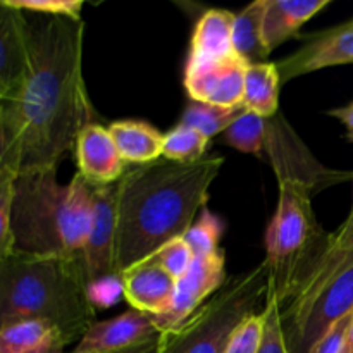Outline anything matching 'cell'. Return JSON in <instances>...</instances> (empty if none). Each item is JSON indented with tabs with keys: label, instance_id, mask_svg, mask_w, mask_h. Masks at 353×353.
<instances>
[{
	"label": "cell",
	"instance_id": "obj_19",
	"mask_svg": "<svg viewBox=\"0 0 353 353\" xmlns=\"http://www.w3.org/2000/svg\"><path fill=\"white\" fill-rule=\"evenodd\" d=\"M121 159L130 164H148L162 157L164 134L143 121H116L109 126Z\"/></svg>",
	"mask_w": 353,
	"mask_h": 353
},
{
	"label": "cell",
	"instance_id": "obj_4",
	"mask_svg": "<svg viewBox=\"0 0 353 353\" xmlns=\"http://www.w3.org/2000/svg\"><path fill=\"white\" fill-rule=\"evenodd\" d=\"M95 310L79 261L12 254L0 262V330L41 321L69 345L95 323Z\"/></svg>",
	"mask_w": 353,
	"mask_h": 353
},
{
	"label": "cell",
	"instance_id": "obj_38",
	"mask_svg": "<svg viewBox=\"0 0 353 353\" xmlns=\"http://www.w3.org/2000/svg\"><path fill=\"white\" fill-rule=\"evenodd\" d=\"M350 216H353V205H352V212H350Z\"/></svg>",
	"mask_w": 353,
	"mask_h": 353
},
{
	"label": "cell",
	"instance_id": "obj_9",
	"mask_svg": "<svg viewBox=\"0 0 353 353\" xmlns=\"http://www.w3.org/2000/svg\"><path fill=\"white\" fill-rule=\"evenodd\" d=\"M117 199L119 181L93 186L92 219L81 259L88 286L100 279L119 276L116 269Z\"/></svg>",
	"mask_w": 353,
	"mask_h": 353
},
{
	"label": "cell",
	"instance_id": "obj_18",
	"mask_svg": "<svg viewBox=\"0 0 353 353\" xmlns=\"http://www.w3.org/2000/svg\"><path fill=\"white\" fill-rule=\"evenodd\" d=\"M331 0H268L264 14V43L269 52L286 40L299 37V30L327 7Z\"/></svg>",
	"mask_w": 353,
	"mask_h": 353
},
{
	"label": "cell",
	"instance_id": "obj_5",
	"mask_svg": "<svg viewBox=\"0 0 353 353\" xmlns=\"http://www.w3.org/2000/svg\"><path fill=\"white\" fill-rule=\"evenodd\" d=\"M93 185L79 172L59 185L57 169L19 172L14 183V254L79 261L92 219Z\"/></svg>",
	"mask_w": 353,
	"mask_h": 353
},
{
	"label": "cell",
	"instance_id": "obj_14",
	"mask_svg": "<svg viewBox=\"0 0 353 353\" xmlns=\"http://www.w3.org/2000/svg\"><path fill=\"white\" fill-rule=\"evenodd\" d=\"M26 71V16L0 0V100L16 99Z\"/></svg>",
	"mask_w": 353,
	"mask_h": 353
},
{
	"label": "cell",
	"instance_id": "obj_1",
	"mask_svg": "<svg viewBox=\"0 0 353 353\" xmlns=\"http://www.w3.org/2000/svg\"><path fill=\"white\" fill-rule=\"evenodd\" d=\"M28 71L6 102L14 171L57 169L79 134L97 123L83 76V19L24 12Z\"/></svg>",
	"mask_w": 353,
	"mask_h": 353
},
{
	"label": "cell",
	"instance_id": "obj_6",
	"mask_svg": "<svg viewBox=\"0 0 353 353\" xmlns=\"http://www.w3.org/2000/svg\"><path fill=\"white\" fill-rule=\"evenodd\" d=\"M269 274V264L264 261L234 276L185 323L124 353H223L238 324L261 312V303L268 299Z\"/></svg>",
	"mask_w": 353,
	"mask_h": 353
},
{
	"label": "cell",
	"instance_id": "obj_13",
	"mask_svg": "<svg viewBox=\"0 0 353 353\" xmlns=\"http://www.w3.org/2000/svg\"><path fill=\"white\" fill-rule=\"evenodd\" d=\"M245 71L247 64L238 57L185 68V88L195 102L217 107L243 105Z\"/></svg>",
	"mask_w": 353,
	"mask_h": 353
},
{
	"label": "cell",
	"instance_id": "obj_16",
	"mask_svg": "<svg viewBox=\"0 0 353 353\" xmlns=\"http://www.w3.org/2000/svg\"><path fill=\"white\" fill-rule=\"evenodd\" d=\"M119 278L124 299L138 312L159 316L174 295L176 281L152 257L126 269Z\"/></svg>",
	"mask_w": 353,
	"mask_h": 353
},
{
	"label": "cell",
	"instance_id": "obj_25",
	"mask_svg": "<svg viewBox=\"0 0 353 353\" xmlns=\"http://www.w3.org/2000/svg\"><path fill=\"white\" fill-rule=\"evenodd\" d=\"M209 138L193 128L178 124L174 130L164 134L162 141V157L172 162L190 164L205 157Z\"/></svg>",
	"mask_w": 353,
	"mask_h": 353
},
{
	"label": "cell",
	"instance_id": "obj_22",
	"mask_svg": "<svg viewBox=\"0 0 353 353\" xmlns=\"http://www.w3.org/2000/svg\"><path fill=\"white\" fill-rule=\"evenodd\" d=\"M57 336L61 334L50 324L21 321L0 330V353H33Z\"/></svg>",
	"mask_w": 353,
	"mask_h": 353
},
{
	"label": "cell",
	"instance_id": "obj_36",
	"mask_svg": "<svg viewBox=\"0 0 353 353\" xmlns=\"http://www.w3.org/2000/svg\"><path fill=\"white\" fill-rule=\"evenodd\" d=\"M65 347H68V343H65L61 336H57V338H54L50 343L45 345L43 348H40V350H37L33 353H68L65 352Z\"/></svg>",
	"mask_w": 353,
	"mask_h": 353
},
{
	"label": "cell",
	"instance_id": "obj_12",
	"mask_svg": "<svg viewBox=\"0 0 353 353\" xmlns=\"http://www.w3.org/2000/svg\"><path fill=\"white\" fill-rule=\"evenodd\" d=\"M159 334L150 314L131 309L109 321H95L69 353H124Z\"/></svg>",
	"mask_w": 353,
	"mask_h": 353
},
{
	"label": "cell",
	"instance_id": "obj_11",
	"mask_svg": "<svg viewBox=\"0 0 353 353\" xmlns=\"http://www.w3.org/2000/svg\"><path fill=\"white\" fill-rule=\"evenodd\" d=\"M353 64V17L334 28L317 31L288 57L276 62L281 83L333 65Z\"/></svg>",
	"mask_w": 353,
	"mask_h": 353
},
{
	"label": "cell",
	"instance_id": "obj_37",
	"mask_svg": "<svg viewBox=\"0 0 353 353\" xmlns=\"http://www.w3.org/2000/svg\"><path fill=\"white\" fill-rule=\"evenodd\" d=\"M343 353H353V316H352L350 330H348V334H347V341H345Z\"/></svg>",
	"mask_w": 353,
	"mask_h": 353
},
{
	"label": "cell",
	"instance_id": "obj_15",
	"mask_svg": "<svg viewBox=\"0 0 353 353\" xmlns=\"http://www.w3.org/2000/svg\"><path fill=\"white\" fill-rule=\"evenodd\" d=\"M78 172L93 186L117 183L126 172L128 164L121 159L109 128L93 123L79 134L74 147Z\"/></svg>",
	"mask_w": 353,
	"mask_h": 353
},
{
	"label": "cell",
	"instance_id": "obj_32",
	"mask_svg": "<svg viewBox=\"0 0 353 353\" xmlns=\"http://www.w3.org/2000/svg\"><path fill=\"white\" fill-rule=\"evenodd\" d=\"M121 295H123V283H121L119 276L100 279L88 286V299L95 309L97 307L105 309V307L114 305L121 299Z\"/></svg>",
	"mask_w": 353,
	"mask_h": 353
},
{
	"label": "cell",
	"instance_id": "obj_29",
	"mask_svg": "<svg viewBox=\"0 0 353 353\" xmlns=\"http://www.w3.org/2000/svg\"><path fill=\"white\" fill-rule=\"evenodd\" d=\"M155 262L171 276L174 281L181 279L183 276L188 272V269L192 268L193 261H195V255L190 250V247L186 245V241L183 238H176L171 240L169 243H165L164 247L159 248L154 255H152Z\"/></svg>",
	"mask_w": 353,
	"mask_h": 353
},
{
	"label": "cell",
	"instance_id": "obj_34",
	"mask_svg": "<svg viewBox=\"0 0 353 353\" xmlns=\"http://www.w3.org/2000/svg\"><path fill=\"white\" fill-rule=\"evenodd\" d=\"M12 168V147H10L9 128H7L6 100H0V172Z\"/></svg>",
	"mask_w": 353,
	"mask_h": 353
},
{
	"label": "cell",
	"instance_id": "obj_21",
	"mask_svg": "<svg viewBox=\"0 0 353 353\" xmlns=\"http://www.w3.org/2000/svg\"><path fill=\"white\" fill-rule=\"evenodd\" d=\"M279 86H281V79H279L276 62L247 65L243 107L265 119L276 116L279 105Z\"/></svg>",
	"mask_w": 353,
	"mask_h": 353
},
{
	"label": "cell",
	"instance_id": "obj_23",
	"mask_svg": "<svg viewBox=\"0 0 353 353\" xmlns=\"http://www.w3.org/2000/svg\"><path fill=\"white\" fill-rule=\"evenodd\" d=\"M245 110L247 109H245L243 105L217 107L192 100V102L186 105L179 124L200 131L203 137H207L210 140L212 137L219 134L221 131H226L228 128L245 112Z\"/></svg>",
	"mask_w": 353,
	"mask_h": 353
},
{
	"label": "cell",
	"instance_id": "obj_30",
	"mask_svg": "<svg viewBox=\"0 0 353 353\" xmlns=\"http://www.w3.org/2000/svg\"><path fill=\"white\" fill-rule=\"evenodd\" d=\"M264 334V312L254 314L238 324L223 353H259Z\"/></svg>",
	"mask_w": 353,
	"mask_h": 353
},
{
	"label": "cell",
	"instance_id": "obj_26",
	"mask_svg": "<svg viewBox=\"0 0 353 353\" xmlns=\"http://www.w3.org/2000/svg\"><path fill=\"white\" fill-rule=\"evenodd\" d=\"M221 233H223V224L219 217L203 209L199 219L183 234V240L186 241L195 257H210L219 252Z\"/></svg>",
	"mask_w": 353,
	"mask_h": 353
},
{
	"label": "cell",
	"instance_id": "obj_7",
	"mask_svg": "<svg viewBox=\"0 0 353 353\" xmlns=\"http://www.w3.org/2000/svg\"><path fill=\"white\" fill-rule=\"evenodd\" d=\"M350 268H353V216H348L334 233L326 234L316 254L286 281L274 285L269 279V290L278 299L281 319L302 312Z\"/></svg>",
	"mask_w": 353,
	"mask_h": 353
},
{
	"label": "cell",
	"instance_id": "obj_10",
	"mask_svg": "<svg viewBox=\"0 0 353 353\" xmlns=\"http://www.w3.org/2000/svg\"><path fill=\"white\" fill-rule=\"evenodd\" d=\"M224 265L226 259L221 250L210 257H195L188 272L176 281L174 295L168 309L159 316H152L159 333L178 327L196 312L216 290L223 288L226 283Z\"/></svg>",
	"mask_w": 353,
	"mask_h": 353
},
{
	"label": "cell",
	"instance_id": "obj_8",
	"mask_svg": "<svg viewBox=\"0 0 353 353\" xmlns=\"http://www.w3.org/2000/svg\"><path fill=\"white\" fill-rule=\"evenodd\" d=\"M353 314V268L338 276L302 312L281 319L288 353H309L331 326Z\"/></svg>",
	"mask_w": 353,
	"mask_h": 353
},
{
	"label": "cell",
	"instance_id": "obj_17",
	"mask_svg": "<svg viewBox=\"0 0 353 353\" xmlns=\"http://www.w3.org/2000/svg\"><path fill=\"white\" fill-rule=\"evenodd\" d=\"M234 16L236 14L226 9H209L202 14L193 31L186 68H199L238 57L233 48Z\"/></svg>",
	"mask_w": 353,
	"mask_h": 353
},
{
	"label": "cell",
	"instance_id": "obj_35",
	"mask_svg": "<svg viewBox=\"0 0 353 353\" xmlns=\"http://www.w3.org/2000/svg\"><path fill=\"white\" fill-rule=\"evenodd\" d=\"M327 116L340 121L345 126V130H347V138L353 141V102L348 103V105L338 107V109L327 110Z\"/></svg>",
	"mask_w": 353,
	"mask_h": 353
},
{
	"label": "cell",
	"instance_id": "obj_24",
	"mask_svg": "<svg viewBox=\"0 0 353 353\" xmlns=\"http://www.w3.org/2000/svg\"><path fill=\"white\" fill-rule=\"evenodd\" d=\"M265 134H268V119L257 114L245 110L226 131L224 141L238 152L252 155H261L264 152Z\"/></svg>",
	"mask_w": 353,
	"mask_h": 353
},
{
	"label": "cell",
	"instance_id": "obj_31",
	"mask_svg": "<svg viewBox=\"0 0 353 353\" xmlns=\"http://www.w3.org/2000/svg\"><path fill=\"white\" fill-rule=\"evenodd\" d=\"M6 2L23 12L81 19L83 2L79 0H6Z\"/></svg>",
	"mask_w": 353,
	"mask_h": 353
},
{
	"label": "cell",
	"instance_id": "obj_20",
	"mask_svg": "<svg viewBox=\"0 0 353 353\" xmlns=\"http://www.w3.org/2000/svg\"><path fill=\"white\" fill-rule=\"evenodd\" d=\"M268 0H255L234 16L233 48L247 65L264 64L271 52L264 43V14Z\"/></svg>",
	"mask_w": 353,
	"mask_h": 353
},
{
	"label": "cell",
	"instance_id": "obj_33",
	"mask_svg": "<svg viewBox=\"0 0 353 353\" xmlns=\"http://www.w3.org/2000/svg\"><path fill=\"white\" fill-rule=\"evenodd\" d=\"M352 316L353 314L343 317V319L338 321L334 326H331L330 331L314 345L312 350L309 353H343L345 341H347L348 330H350Z\"/></svg>",
	"mask_w": 353,
	"mask_h": 353
},
{
	"label": "cell",
	"instance_id": "obj_2",
	"mask_svg": "<svg viewBox=\"0 0 353 353\" xmlns=\"http://www.w3.org/2000/svg\"><path fill=\"white\" fill-rule=\"evenodd\" d=\"M223 164V157L210 155L190 164L159 159L126 169L117 199V274L183 238Z\"/></svg>",
	"mask_w": 353,
	"mask_h": 353
},
{
	"label": "cell",
	"instance_id": "obj_27",
	"mask_svg": "<svg viewBox=\"0 0 353 353\" xmlns=\"http://www.w3.org/2000/svg\"><path fill=\"white\" fill-rule=\"evenodd\" d=\"M17 172L7 168L0 172V262L14 254L12 202Z\"/></svg>",
	"mask_w": 353,
	"mask_h": 353
},
{
	"label": "cell",
	"instance_id": "obj_3",
	"mask_svg": "<svg viewBox=\"0 0 353 353\" xmlns=\"http://www.w3.org/2000/svg\"><path fill=\"white\" fill-rule=\"evenodd\" d=\"M264 152L279 183L278 209L265 236L269 278L279 285L316 254L327 234L317 223L312 196L353 179V172L324 168L279 114L268 119Z\"/></svg>",
	"mask_w": 353,
	"mask_h": 353
},
{
	"label": "cell",
	"instance_id": "obj_28",
	"mask_svg": "<svg viewBox=\"0 0 353 353\" xmlns=\"http://www.w3.org/2000/svg\"><path fill=\"white\" fill-rule=\"evenodd\" d=\"M262 312H264V334H262L259 353H288L278 299L271 290H268V299L262 307Z\"/></svg>",
	"mask_w": 353,
	"mask_h": 353
}]
</instances>
